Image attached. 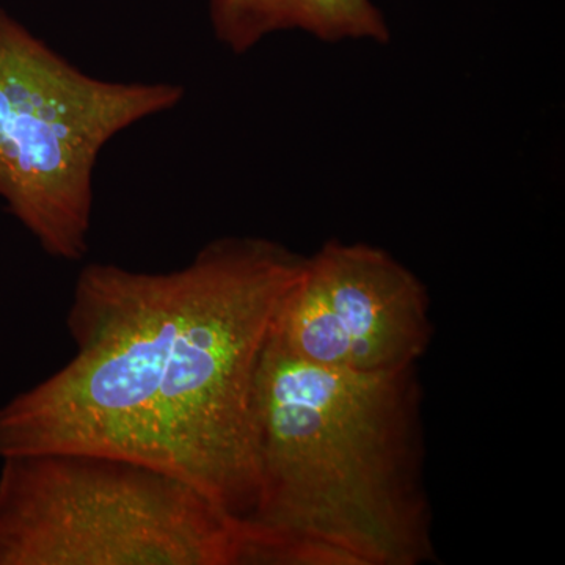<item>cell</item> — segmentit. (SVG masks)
<instances>
[{"label":"cell","mask_w":565,"mask_h":565,"mask_svg":"<svg viewBox=\"0 0 565 565\" xmlns=\"http://www.w3.org/2000/svg\"><path fill=\"white\" fill-rule=\"evenodd\" d=\"M303 263L274 241L225 237L173 273L85 267L66 318L76 353L0 408V459L132 460L243 523L258 490L256 375Z\"/></svg>","instance_id":"obj_1"},{"label":"cell","mask_w":565,"mask_h":565,"mask_svg":"<svg viewBox=\"0 0 565 565\" xmlns=\"http://www.w3.org/2000/svg\"><path fill=\"white\" fill-rule=\"evenodd\" d=\"M258 490L243 565L435 559L418 366H318L270 334L255 386Z\"/></svg>","instance_id":"obj_2"},{"label":"cell","mask_w":565,"mask_h":565,"mask_svg":"<svg viewBox=\"0 0 565 565\" xmlns=\"http://www.w3.org/2000/svg\"><path fill=\"white\" fill-rule=\"evenodd\" d=\"M2 460L0 565H243V525L156 468L90 452Z\"/></svg>","instance_id":"obj_3"},{"label":"cell","mask_w":565,"mask_h":565,"mask_svg":"<svg viewBox=\"0 0 565 565\" xmlns=\"http://www.w3.org/2000/svg\"><path fill=\"white\" fill-rule=\"evenodd\" d=\"M182 96L166 82L88 76L0 10V196L44 250L77 262L104 147Z\"/></svg>","instance_id":"obj_4"},{"label":"cell","mask_w":565,"mask_h":565,"mask_svg":"<svg viewBox=\"0 0 565 565\" xmlns=\"http://www.w3.org/2000/svg\"><path fill=\"white\" fill-rule=\"evenodd\" d=\"M274 334L318 366L362 373L418 366L434 337L429 294L384 248L330 241L305 256Z\"/></svg>","instance_id":"obj_5"},{"label":"cell","mask_w":565,"mask_h":565,"mask_svg":"<svg viewBox=\"0 0 565 565\" xmlns=\"http://www.w3.org/2000/svg\"><path fill=\"white\" fill-rule=\"evenodd\" d=\"M215 36L245 54L266 36L302 31L326 43L390 40V28L373 0H210Z\"/></svg>","instance_id":"obj_6"}]
</instances>
